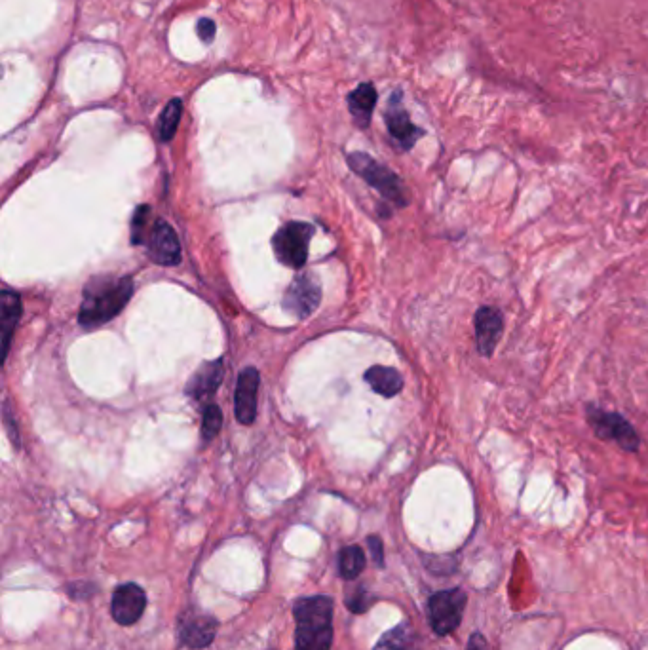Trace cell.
<instances>
[{
  "label": "cell",
  "instance_id": "cell-12",
  "mask_svg": "<svg viewBox=\"0 0 648 650\" xmlns=\"http://www.w3.org/2000/svg\"><path fill=\"white\" fill-rule=\"evenodd\" d=\"M261 384V375L255 367H248L240 373L234 394V411L236 419L242 424H253L257 417V392Z\"/></svg>",
  "mask_w": 648,
  "mask_h": 650
},
{
  "label": "cell",
  "instance_id": "cell-2",
  "mask_svg": "<svg viewBox=\"0 0 648 650\" xmlns=\"http://www.w3.org/2000/svg\"><path fill=\"white\" fill-rule=\"evenodd\" d=\"M297 650H331L333 601L325 595L299 599L295 605Z\"/></svg>",
  "mask_w": 648,
  "mask_h": 650
},
{
  "label": "cell",
  "instance_id": "cell-7",
  "mask_svg": "<svg viewBox=\"0 0 648 650\" xmlns=\"http://www.w3.org/2000/svg\"><path fill=\"white\" fill-rule=\"evenodd\" d=\"M384 122L388 128V134L392 137L394 145H398L401 151H411L420 137L424 135V130L413 124L411 116L407 109L403 107V94L394 92L388 101V107L384 111Z\"/></svg>",
  "mask_w": 648,
  "mask_h": 650
},
{
  "label": "cell",
  "instance_id": "cell-23",
  "mask_svg": "<svg viewBox=\"0 0 648 650\" xmlns=\"http://www.w3.org/2000/svg\"><path fill=\"white\" fill-rule=\"evenodd\" d=\"M371 601H373V599L367 595L365 588H358V590H354V592H350L346 595V605H348V609L352 612L367 611L369 605H371Z\"/></svg>",
  "mask_w": 648,
  "mask_h": 650
},
{
  "label": "cell",
  "instance_id": "cell-18",
  "mask_svg": "<svg viewBox=\"0 0 648 650\" xmlns=\"http://www.w3.org/2000/svg\"><path fill=\"white\" fill-rule=\"evenodd\" d=\"M375 650H420L419 635L407 622H403L394 630L384 633Z\"/></svg>",
  "mask_w": 648,
  "mask_h": 650
},
{
  "label": "cell",
  "instance_id": "cell-21",
  "mask_svg": "<svg viewBox=\"0 0 648 650\" xmlns=\"http://www.w3.org/2000/svg\"><path fill=\"white\" fill-rule=\"evenodd\" d=\"M221 426H223L221 409L215 403L208 405L206 411H204V419H202V436H204V440H213L217 436V432L221 430Z\"/></svg>",
  "mask_w": 648,
  "mask_h": 650
},
{
  "label": "cell",
  "instance_id": "cell-4",
  "mask_svg": "<svg viewBox=\"0 0 648 650\" xmlns=\"http://www.w3.org/2000/svg\"><path fill=\"white\" fill-rule=\"evenodd\" d=\"M586 417H588V422H590L593 432L597 434V438L605 441H614V443H618L628 453L639 451L641 438L635 432V428L631 426V422L626 421L620 413L605 411L601 407L588 405L586 407Z\"/></svg>",
  "mask_w": 648,
  "mask_h": 650
},
{
  "label": "cell",
  "instance_id": "cell-11",
  "mask_svg": "<svg viewBox=\"0 0 648 650\" xmlns=\"http://www.w3.org/2000/svg\"><path fill=\"white\" fill-rule=\"evenodd\" d=\"M477 352L483 358H491L504 333V316L495 306H481L474 316Z\"/></svg>",
  "mask_w": 648,
  "mask_h": 650
},
{
  "label": "cell",
  "instance_id": "cell-13",
  "mask_svg": "<svg viewBox=\"0 0 648 650\" xmlns=\"http://www.w3.org/2000/svg\"><path fill=\"white\" fill-rule=\"evenodd\" d=\"M147 607V595L137 584H124L116 588L113 595V618L120 626L135 624Z\"/></svg>",
  "mask_w": 648,
  "mask_h": 650
},
{
  "label": "cell",
  "instance_id": "cell-15",
  "mask_svg": "<svg viewBox=\"0 0 648 650\" xmlns=\"http://www.w3.org/2000/svg\"><path fill=\"white\" fill-rule=\"evenodd\" d=\"M377 105V90L371 82H363L348 96V111L360 128H367Z\"/></svg>",
  "mask_w": 648,
  "mask_h": 650
},
{
  "label": "cell",
  "instance_id": "cell-22",
  "mask_svg": "<svg viewBox=\"0 0 648 650\" xmlns=\"http://www.w3.org/2000/svg\"><path fill=\"white\" fill-rule=\"evenodd\" d=\"M149 215H151V208L149 206H141L137 208L134 215V223H132V234H134V244H143L145 242V229L149 223Z\"/></svg>",
  "mask_w": 648,
  "mask_h": 650
},
{
  "label": "cell",
  "instance_id": "cell-16",
  "mask_svg": "<svg viewBox=\"0 0 648 650\" xmlns=\"http://www.w3.org/2000/svg\"><path fill=\"white\" fill-rule=\"evenodd\" d=\"M365 383L382 398H394L403 390V377L400 371L386 365H373L365 371Z\"/></svg>",
  "mask_w": 648,
  "mask_h": 650
},
{
  "label": "cell",
  "instance_id": "cell-9",
  "mask_svg": "<svg viewBox=\"0 0 648 650\" xmlns=\"http://www.w3.org/2000/svg\"><path fill=\"white\" fill-rule=\"evenodd\" d=\"M217 635V620L204 612L189 611L179 618L177 637L183 647L192 650L210 647Z\"/></svg>",
  "mask_w": 648,
  "mask_h": 650
},
{
  "label": "cell",
  "instance_id": "cell-25",
  "mask_svg": "<svg viewBox=\"0 0 648 650\" xmlns=\"http://www.w3.org/2000/svg\"><path fill=\"white\" fill-rule=\"evenodd\" d=\"M369 544V552L373 555V561L382 567L384 565V548H382V540L379 536H369L367 538Z\"/></svg>",
  "mask_w": 648,
  "mask_h": 650
},
{
  "label": "cell",
  "instance_id": "cell-1",
  "mask_svg": "<svg viewBox=\"0 0 648 650\" xmlns=\"http://www.w3.org/2000/svg\"><path fill=\"white\" fill-rule=\"evenodd\" d=\"M134 295L132 278H107L90 282L78 312V322L86 329L111 322Z\"/></svg>",
  "mask_w": 648,
  "mask_h": 650
},
{
  "label": "cell",
  "instance_id": "cell-24",
  "mask_svg": "<svg viewBox=\"0 0 648 650\" xmlns=\"http://www.w3.org/2000/svg\"><path fill=\"white\" fill-rule=\"evenodd\" d=\"M196 33H198V37L204 44H211L215 39V21L210 20V18H202L196 25Z\"/></svg>",
  "mask_w": 648,
  "mask_h": 650
},
{
  "label": "cell",
  "instance_id": "cell-19",
  "mask_svg": "<svg viewBox=\"0 0 648 650\" xmlns=\"http://www.w3.org/2000/svg\"><path fill=\"white\" fill-rule=\"evenodd\" d=\"M181 115H183V101L181 99H172L166 105V109L162 111L160 122H158V134H160V139L164 143L172 141L173 135H175L177 128H179Z\"/></svg>",
  "mask_w": 648,
  "mask_h": 650
},
{
  "label": "cell",
  "instance_id": "cell-17",
  "mask_svg": "<svg viewBox=\"0 0 648 650\" xmlns=\"http://www.w3.org/2000/svg\"><path fill=\"white\" fill-rule=\"evenodd\" d=\"M21 318V299L18 293L4 289L0 295V329H2V345H4V358L8 354L12 333L16 331V325Z\"/></svg>",
  "mask_w": 648,
  "mask_h": 650
},
{
  "label": "cell",
  "instance_id": "cell-6",
  "mask_svg": "<svg viewBox=\"0 0 648 650\" xmlns=\"http://www.w3.org/2000/svg\"><path fill=\"white\" fill-rule=\"evenodd\" d=\"M466 601H468L466 593L458 588L434 593L428 601V618L432 630L441 637L457 630L462 622Z\"/></svg>",
  "mask_w": 648,
  "mask_h": 650
},
{
  "label": "cell",
  "instance_id": "cell-14",
  "mask_svg": "<svg viewBox=\"0 0 648 650\" xmlns=\"http://www.w3.org/2000/svg\"><path fill=\"white\" fill-rule=\"evenodd\" d=\"M223 377H225L223 360L204 364L192 375L189 386H187V394L196 402H206L217 392V388L223 383Z\"/></svg>",
  "mask_w": 648,
  "mask_h": 650
},
{
  "label": "cell",
  "instance_id": "cell-26",
  "mask_svg": "<svg viewBox=\"0 0 648 650\" xmlns=\"http://www.w3.org/2000/svg\"><path fill=\"white\" fill-rule=\"evenodd\" d=\"M468 650H487V643H485L483 635L474 633L472 639H470V643H468Z\"/></svg>",
  "mask_w": 648,
  "mask_h": 650
},
{
  "label": "cell",
  "instance_id": "cell-5",
  "mask_svg": "<svg viewBox=\"0 0 648 650\" xmlns=\"http://www.w3.org/2000/svg\"><path fill=\"white\" fill-rule=\"evenodd\" d=\"M314 229L306 223H287L272 238V248L282 265L291 268L305 267L308 261V246Z\"/></svg>",
  "mask_w": 648,
  "mask_h": 650
},
{
  "label": "cell",
  "instance_id": "cell-3",
  "mask_svg": "<svg viewBox=\"0 0 648 650\" xmlns=\"http://www.w3.org/2000/svg\"><path fill=\"white\" fill-rule=\"evenodd\" d=\"M348 166L358 173L365 183L381 192L386 200H390L398 208H405L409 204V196L400 177L381 162H377L373 156L365 153L348 154Z\"/></svg>",
  "mask_w": 648,
  "mask_h": 650
},
{
  "label": "cell",
  "instance_id": "cell-8",
  "mask_svg": "<svg viewBox=\"0 0 648 650\" xmlns=\"http://www.w3.org/2000/svg\"><path fill=\"white\" fill-rule=\"evenodd\" d=\"M322 301V286L314 274H301L287 287L284 308L297 320H305L314 314Z\"/></svg>",
  "mask_w": 648,
  "mask_h": 650
},
{
  "label": "cell",
  "instance_id": "cell-10",
  "mask_svg": "<svg viewBox=\"0 0 648 650\" xmlns=\"http://www.w3.org/2000/svg\"><path fill=\"white\" fill-rule=\"evenodd\" d=\"M145 244L149 248V255L154 263L162 265V267H175L181 261V246H179V238L172 229V225H168L166 221L158 219L154 221L153 227L149 229V234L145 238Z\"/></svg>",
  "mask_w": 648,
  "mask_h": 650
},
{
  "label": "cell",
  "instance_id": "cell-20",
  "mask_svg": "<svg viewBox=\"0 0 648 650\" xmlns=\"http://www.w3.org/2000/svg\"><path fill=\"white\" fill-rule=\"evenodd\" d=\"M365 569V554L360 546H348L339 555V573L344 580H354Z\"/></svg>",
  "mask_w": 648,
  "mask_h": 650
}]
</instances>
